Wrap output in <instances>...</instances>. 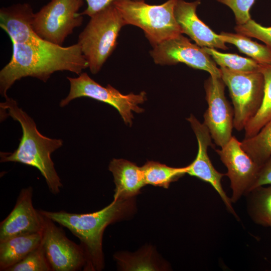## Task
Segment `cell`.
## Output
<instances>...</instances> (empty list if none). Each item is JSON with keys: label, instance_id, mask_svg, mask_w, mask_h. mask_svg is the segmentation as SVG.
Returning a JSON list of instances; mask_svg holds the SVG:
<instances>
[{"label": "cell", "instance_id": "obj_1", "mask_svg": "<svg viewBox=\"0 0 271 271\" xmlns=\"http://www.w3.org/2000/svg\"><path fill=\"white\" fill-rule=\"evenodd\" d=\"M12 44V58L0 71V93L5 98L8 90L22 78L32 77L46 82L55 72L68 71L79 75L88 68L77 43L57 45L33 31Z\"/></svg>", "mask_w": 271, "mask_h": 271}, {"label": "cell", "instance_id": "obj_2", "mask_svg": "<svg viewBox=\"0 0 271 271\" xmlns=\"http://www.w3.org/2000/svg\"><path fill=\"white\" fill-rule=\"evenodd\" d=\"M1 103V108L18 121L22 136L18 148L13 153L1 152V162H18L37 168L45 178L50 192L57 194L62 187L51 159V154L63 145L61 139L42 134L34 120L20 108L16 100L8 97Z\"/></svg>", "mask_w": 271, "mask_h": 271}, {"label": "cell", "instance_id": "obj_3", "mask_svg": "<svg viewBox=\"0 0 271 271\" xmlns=\"http://www.w3.org/2000/svg\"><path fill=\"white\" fill-rule=\"evenodd\" d=\"M130 201V199L113 200L105 208L90 213L38 211L42 215L67 228L79 239L86 259L84 270H100L104 266V230L126 212L131 206Z\"/></svg>", "mask_w": 271, "mask_h": 271}, {"label": "cell", "instance_id": "obj_4", "mask_svg": "<svg viewBox=\"0 0 271 271\" xmlns=\"http://www.w3.org/2000/svg\"><path fill=\"white\" fill-rule=\"evenodd\" d=\"M125 25L113 3L90 17L77 43L92 74H97L111 55L120 30Z\"/></svg>", "mask_w": 271, "mask_h": 271}, {"label": "cell", "instance_id": "obj_5", "mask_svg": "<svg viewBox=\"0 0 271 271\" xmlns=\"http://www.w3.org/2000/svg\"><path fill=\"white\" fill-rule=\"evenodd\" d=\"M177 0L150 5L144 0H115L113 4L126 25L141 28L153 47L183 34L174 9Z\"/></svg>", "mask_w": 271, "mask_h": 271}, {"label": "cell", "instance_id": "obj_6", "mask_svg": "<svg viewBox=\"0 0 271 271\" xmlns=\"http://www.w3.org/2000/svg\"><path fill=\"white\" fill-rule=\"evenodd\" d=\"M220 69L233 105L234 128L241 131L261 105L264 86L263 74L260 71L239 72L225 67Z\"/></svg>", "mask_w": 271, "mask_h": 271}, {"label": "cell", "instance_id": "obj_7", "mask_svg": "<svg viewBox=\"0 0 271 271\" xmlns=\"http://www.w3.org/2000/svg\"><path fill=\"white\" fill-rule=\"evenodd\" d=\"M70 83V90L67 96L59 103L61 107L67 105L72 100L81 97H89L115 108L124 122L131 125L133 114L132 112H143L139 106L146 100V93L142 91L139 94L130 93L121 94L110 84L104 87L93 80L86 72H82L77 77H67Z\"/></svg>", "mask_w": 271, "mask_h": 271}, {"label": "cell", "instance_id": "obj_8", "mask_svg": "<svg viewBox=\"0 0 271 271\" xmlns=\"http://www.w3.org/2000/svg\"><path fill=\"white\" fill-rule=\"evenodd\" d=\"M84 0H51L35 13L34 32L42 39L62 46L67 37L83 22L78 11Z\"/></svg>", "mask_w": 271, "mask_h": 271}, {"label": "cell", "instance_id": "obj_9", "mask_svg": "<svg viewBox=\"0 0 271 271\" xmlns=\"http://www.w3.org/2000/svg\"><path fill=\"white\" fill-rule=\"evenodd\" d=\"M225 85L221 77L214 76L210 75L204 82L208 107L203 123L220 148L230 140L234 128V110L225 95Z\"/></svg>", "mask_w": 271, "mask_h": 271}, {"label": "cell", "instance_id": "obj_10", "mask_svg": "<svg viewBox=\"0 0 271 271\" xmlns=\"http://www.w3.org/2000/svg\"><path fill=\"white\" fill-rule=\"evenodd\" d=\"M150 53L157 64L184 63L191 68L206 71L211 76L221 77L220 69L203 48L191 43L182 34L153 47Z\"/></svg>", "mask_w": 271, "mask_h": 271}, {"label": "cell", "instance_id": "obj_11", "mask_svg": "<svg viewBox=\"0 0 271 271\" xmlns=\"http://www.w3.org/2000/svg\"><path fill=\"white\" fill-rule=\"evenodd\" d=\"M42 216V243L52 270L76 271L84 268L86 259L81 245L68 239L53 220Z\"/></svg>", "mask_w": 271, "mask_h": 271}, {"label": "cell", "instance_id": "obj_12", "mask_svg": "<svg viewBox=\"0 0 271 271\" xmlns=\"http://www.w3.org/2000/svg\"><path fill=\"white\" fill-rule=\"evenodd\" d=\"M227 168L225 174L230 181L232 203L250 192L255 183L260 167L244 151L239 142L232 136L228 143L216 150Z\"/></svg>", "mask_w": 271, "mask_h": 271}, {"label": "cell", "instance_id": "obj_13", "mask_svg": "<svg viewBox=\"0 0 271 271\" xmlns=\"http://www.w3.org/2000/svg\"><path fill=\"white\" fill-rule=\"evenodd\" d=\"M187 120L197 138L198 149L195 159L187 166V174L210 184L219 194L228 211L238 218L232 207L231 198L227 196L222 186L221 179L226 175L215 169L208 156V147L213 145L208 128L193 114Z\"/></svg>", "mask_w": 271, "mask_h": 271}, {"label": "cell", "instance_id": "obj_14", "mask_svg": "<svg viewBox=\"0 0 271 271\" xmlns=\"http://www.w3.org/2000/svg\"><path fill=\"white\" fill-rule=\"evenodd\" d=\"M33 188H23L9 215L0 224V241L13 236L41 232L43 217L33 207Z\"/></svg>", "mask_w": 271, "mask_h": 271}, {"label": "cell", "instance_id": "obj_15", "mask_svg": "<svg viewBox=\"0 0 271 271\" xmlns=\"http://www.w3.org/2000/svg\"><path fill=\"white\" fill-rule=\"evenodd\" d=\"M200 0L186 2L177 0L174 14L183 34L187 35L201 47L227 50L228 48L221 39L198 17L196 11Z\"/></svg>", "mask_w": 271, "mask_h": 271}, {"label": "cell", "instance_id": "obj_16", "mask_svg": "<svg viewBox=\"0 0 271 271\" xmlns=\"http://www.w3.org/2000/svg\"><path fill=\"white\" fill-rule=\"evenodd\" d=\"M109 170L115 184L114 199H129L146 185L141 167L124 159L111 161Z\"/></svg>", "mask_w": 271, "mask_h": 271}, {"label": "cell", "instance_id": "obj_17", "mask_svg": "<svg viewBox=\"0 0 271 271\" xmlns=\"http://www.w3.org/2000/svg\"><path fill=\"white\" fill-rule=\"evenodd\" d=\"M42 241V231L12 237L0 241V270L10 267L24 258Z\"/></svg>", "mask_w": 271, "mask_h": 271}, {"label": "cell", "instance_id": "obj_18", "mask_svg": "<svg viewBox=\"0 0 271 271\" xmlns=\"http://www.w3.org/2000/svg\"><path fill=\"white\" fill-rule=\"evenodd\" d=\"M247 196L248 213L252 220L259 225L271 228V184L258 187Z\"/></svg>", "mask_w": 271, "mask_h": 271}, {"label": "cell", "instance_id": "obj_19", "mask_svg": "<svg viewBox=\"0 0 271 271\" xmlns=\"http://www.w3.org/2000/svg\"><path fill=\"white\" fill-rule=\"evenodd\" d=\"M260 71L264 81L263 99L258 112L244 128V139L254 136L271 119V65L260 64Z\"/></svg>", "mask_w": 271, "mask_h": 271}, {"label": "cell", "instance_id": "obj_20", "mask_svg": "<svg viewBox=\"0 0 271 271\" xmlns=\"http://www.w3.org/2000/svg\"><path fill=\"white\" fill-rule=\"evenodd\" d=\"M241 146L261 167L271 156V119L254 136L244 139Z\"/></svg>", "mask_w": 271, "mask_h": 271}, {"label": "cell", "instance_id": "obj_21", "mask_svg": "<svg viewBox=\"0 0 271 271\" xmlns=\"http://www.w3.org/2000/svg\"><path fill=\"white\" fill-rule=\"evenodd\" d=\"M221 39L226 43L235 45L240 52L249 56L259 64L271 65V47L257 43L248 37L237 33L221 32Z\"/></svg>", "mask_w": 271, "mask_h": 271}, {"label": "cell", "instance_id": "obj_22", "mask_svg": "<svg viewBox=\"0 0 271 271\" xmlns=\"http://www.w3.org/2000/svg\"><path fill=\"white\" fill-rule=\"evenodd\" d=\"M142 168L146 185L165 188L187 174V166L174 168L154 161L147 162Z\"/></svg>", "mask_w": 271, "mask_h": 271}, {"label": "cell", "instance_id": "obj_23", "mask_svg": "<svg viewBox=\"0 0 271 271\" xmlns=\"http://www.w3.org/2000/svg\"><path fill=\"white\" fill-rule=\"evenodd\" d=\"M203 48L220 67L239 72L260 71V64L251 58H245L235 54L220 52L214 48Z\"/></svg>", "mask_w": 271, "mask_h": 271}, {"label": "cell", "instance_id": "obj_24", "mask_svg": "<svg viewBox=\"0 0 271 271\" xmlns=\"http://www.w3.org/2000/svg\"><path fill=\"white\" fill-rule=\"evenodd\" d=\"M6 271H52L42 243Z\"/></svg>", "mask_w": 271, "mask_h": 271}, {"label": "cell", "instance_id": "obj_25", "mask_svg": "<svg viewBox=\"0 0 271 271\" xmlns=\"http://www.w3.org/2000/svg\"><path fill=\"white\" fill-rule=\"evenodd\" d=\"M237 33L256 38L271 47V27H264L251 19L245 24L236 25L234 28Z\"/></svg>", "mask_w": 271, "mask_h": 271}, {"label": "cell", "instance_id": "obj_26", "mask_svg": "<svg viewBox=\"0 0 271 271\" xmlns=\"http://www.w3.org/2000/svg\"><path fill=\"white\" fill-rule=\"evenodd\" d=\"M233 12L236 25L245 24L251 19L249 11L255 0H216Z\"/></svg>", "mask_w": 271, "mask_h": 271}, {"label": "cell", "instance_id": "obj_27", "mask_svg": "<svg viewBox=\"0 0 271 271\" xmlns=\"http://www.w3.org/2000/svg\"><path fill=\"white\" fill-rule=\"evenodd\" d=\"M271 184V156L260 167L252 190L258 187Z\"/></svg>", "mask_w": 271, "mask_h": 271}, {"label": "cell", "instance_id": "obj_28", "mask_svg": "<svg viewBox=\"0 0 271 271\" xmlns=\"http://www.w3.org/2000/svg\"><path fill=\"white\" fill-rule=\"evenodd\" d=\"M87 3L86 9L82 13V16L91 17L97 12L102 10L115 0H84Z\"/></svg>", "mask_w": 271, "mask_h": 271}]
</instances>
